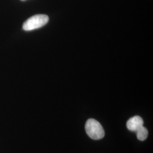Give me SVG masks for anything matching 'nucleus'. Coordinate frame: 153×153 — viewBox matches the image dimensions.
Segmentation results:
<instances>
[{
    "instance_id": "7ed1b4c3",
    "label": "nucleus",
    "mask_w": 153,
    "mask_h": 153,
    "mask_svg": "<svg viewBox=\"0 0 153 153\" xmlns=\"http://www.w3.org/2000/svg\"><path fill=\"white\" fill-rule=\"evenodd\" d=\"M143 125V121L141 117L135 116L130 118L126 123L127 128L131 131H137Z\"/></svg>"
},
{
    "instance_id": "f257e3e1",
    "label": "nucleus",
    "mask_w": 153,
    "mask_h": 153,
    "mask_svg": "<svg viewBox=\"0 0 153 153\" xmlns=\"http://www.w3.org/2000/svg\"><path fill=\"white\" fill-rule=\"evenodd\" d=\"M85 131L88 137L94 140L103 138L105 133L103 126L100 123L94 119H90L85 124Z\"/></svg>"
},
{
    "instance_id": "f03ea898",
    "label": "nucleus",
    "mask_w": 153,
    "mask_h": 153,
    "mask_svg": "<svg viewBox=\"0 0 153 153\" xmlns=\"http://www.w3.org/2000/svg\"><path fill=\"white\" fill-rule=\"evenodd\" d=\"M49 21V17L45 14H37L30 17L23 25V29L25 31H32L42 27Z\"/></svg>"
},
{
    "instance_id": "39448f33",
    "label": "nucleus",
    "mask_w": 153,
    "mask_h": 153,
    "mask_svg": "<svg viewBox=\"0 0 153 153\" xmlns=\"http://www.w3.org/2000/svg\"><path fill=\"white\" fill-rule=\"evenodd\" d=\"M22 1H24V0H22Z\"/></svg>"
},
{
    "instance_id": "20e7f679",
    "label": "nucleus",
    "mask_w": 153,
    "mask_h": 153,
    "mask_svg": "<svg viewBox=\"0 0 153 153\" xmlns=\"http://www.w3.org/2000/svg\"><path fill=\"white\" fill-rule=\"evenodd\" d=\"M137 134V138L140 141L145 140L148 136V129L143 126H141L136 131Z\"/></svg>"
}]
</instances>
